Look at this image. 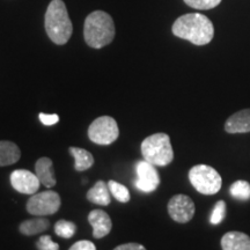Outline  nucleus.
Wrapping results in <instances>:
<instances>
[{
  "label": "nucleus",
  "mask_w": 250,
  "mask_h": 250,
  "mask_svg": "<svg viewBox=\"0 0 250 250\" xmlns=\"http://www.w3.org/2000/svg\"><path fill=\"white\" fill-rule=\"evenodd\" d=\"M118 136L120 129L117 122L110 116L96 118L88 127L89 140L98 145H110L116 142Z\"/></svg>",
  "instance_id": "6"
},
{
  "label": "nucleus",
  "mask_w": 250,
  "mask_h": 250,
  "mask_svg": "<svg viewBox=\"0 0 250 250\" xmlns=\"http://www.w3.org/2000/svg\"><path fill=\"white\" fill-rule=\"evenodd\" d=\"M221 249L224 250H250V236L242 232H228L221 237Z\"/></svg>",
  "instance_id": "14"
},
{
  "label": "nucleus",
  "mask_w": 250,
  "mask_h": 250,
  "mask_svg": "<svg viewBox=\"0 0 250 250\" xmlns=\"http://www.w3.org/2000/svg\"><path fill=\"white\" fill-rule=\"evenodd\" d=\"M96 247L93 242L83 240V241H78L70 247V250H95Z\"/></svg>",
  "instance_id": "26"
},
{
  "label": "nucleus",
  "mask_w": 250,
  "mask_h": 250,
  "mask_svg": "<svg viewBox=\"0 0 250 250\" xmlns=\"http://www.w3.org/2000/svg\"><path fill=\"white\" fill-rule=\"evenodd\" d=\"M189 7L199 9V11H208L220 5L221 0H183Z\"/></svg>",
  "instance_id": "22"
},
{
  "label": "nucleus",
  "mask_w": 250,
  "mask_h": 250,
  "mask_svg": "<svg viewBox=\"0 0 250 250\" xmlns=\"http://www.w3.org/2000/svg\"><path fill=\"white\" fill-rule=\"evenodd\" d=\"M88 221L93 227V236L95 239H102L111 232V219L104 211L93 210L88 214Z\"/></svg>",
  "instance_id": "11"
},
{
  "label": "nucleus",
  "mask_w": 250,
  "mask_h": 250,
  "mask_svg": "<svg viewBox=\"0 0 250 250\" xmlns=\"http://www.w3.org/2000/svg\"><path fill=\"white\" fill-rule=\"evenodd\" d=\"M168 213L174 221L187 224L195 215V203L187 195H175L168 203Z\"/></svg>",
  "instance_id": "8"
},
{
  "label": "nucleus",
  "mask_w": 250,
  "mask_h": 250,
  "mask_svg": "<svg viewBox=\"0 0 250 250\" xmlns=\"http://www.w3.org/2000/svg\"><path fill=\"white\" fill-rule=\"evenodd\" d=\"M35 174L45 188H54L57 183L54 171V164L49 158H40L35 164Z\"/></svg>",
  "instance_id": "13"
},
{
  "label": "nucleus",
  "mask_w": 250,
  "mask_h": 250,
  "mask_svg": "<svg viewBox=\"0 0 250 250\" xmlns=\"http://www.w3.org/2000/svg\"><path fill=\"white\" fill-rule=\"evenodd\" d=\"M62 199L61 196L56 191H43L40 193H34L27 202V212L36 217H44V215H52L61 208Z\"/></svg>",
  "instance_id": "7"
},
{
  "label": "nucleus",
  "mask_w": 250,
  "mask_h": 250,
  "mask_svg": "<svg viewBox=\"0 0 250 250\" xmlns=\"http://www.w3.org/2000/svg\"><path fill=\"white\" fill-rule=\"evenodd\" d=\"M39 117H40V121L42 122L44 125H46V126L54 125L59 122V116L57 114L49 115V114H43V112H41V114L39 115Z\"/></svg>",
  "instance_id": "25"
},
{
  "label": "nucleus",
  "mask_w": 250,
  "mask_h": 250,
  "mask_svg": "<svg viewBox=\"0 0 250 250\" xmlns=\"http://www.w3.org/2000/svg\"><path fill=\"white\" fill-rule=\"evenodd\" d=\"M225 131L230 134L250 132V109H243L228 117Z\"/></svg>",
  "instance_id": "12"
},
{
  "label": "nucleus",
  "mask_w": 250,
  "mask_h": 250,
  "mask_svg": "<svg viewBox=\"0 0 250 250\" xmlns=\"http://www.w3.org/2000/svg\"><path fill=\"white\" fill-rule=\"evenodd\" d=\"M77 232V225L72 221L59 220L55 224V233L64 239H71Z\"/></svg>",
  "instance_id": "21"
},
{
  "label": "nucleus",
  "mask_w": 250,
  "mask_h": 250,
  "mask_svg": "<svg viewBox=\"0 0 250 250\" xmlns=\"http://www.w3.org/2000/svg\"><path fill=\"white\" fill-rule=\"evenodd\" d=\"M171 31L176 37L189 41L195 45L208 44L214 37L213 23L201 13H188L176 19Z\"/></svg>",
  "instance_id": "1"
},
{
  "label": "nucleus",
  "mask_w": 250,
  "mask_h": 250,
  "mask_svg": "<svg viewBox=\"0 0 250 250\" xmlns=\"http://www.w3.org/2000/svg\"><path fill=\"white\" fill-rule=\"evenodd\" d=\"M11 184L14 190L24 195H34L40 189L41 181L36 174L27 169H17L11 174Z\"/></svg>",
  "instance_id": "10"
},
{
  "label": "nucleus",
  "mask_w": 250,
  "mask_h": 250,
  "mask_svg": "<svg viewBox=\"0 0 250 250\" xmlns=\"http://www.w3.org/2000/svg\"><path fill=\"white\" fill-rule=\"evenodd\" d=\"M87 199L96 205L108 206L111 202L110 190H109L108 184L103 181H98L95 186L87 192Z\"/></svg>",
  "instance_id": "16"
},
{
  "label": "nucleus",
  "mask_w": 250,
  "mask_h": 250,
  "mask_svg": "<svg viewBox=\"0 0 250 250\" xmlns=\"http://www.w3.org/2000/svg\"><path fill=\"white\" fill-rule=\"evenodd\" d=\"M71 155L74 158V169L77 171H85L94 165L92 153L80 147H70Z\"/></svg>",
  "instance_id": "18"
},
{
  "label": "nucleus",
  "mask_w": 250,
  "mask_h": 250,
  "mask_svg": "<svg viewBox=\"0 0 250 250\" xmlns=\"http://www.w3.org/2000/svg\"><path fill=\"white\" fill-rule=\"evenodd\" d=\"M21 158L19 146L9 140H0V167L17 164Z\"/></svg>",
  "instance_id": "15"
},
{
  "label": "nucleus",
  "mask_w": 250,
  "mask_h": 250,
  "mask_svg": "<svg viewBox=\"0 0 250 250\" xmlns=\"http://www.w3.org/2000/svg\"><path fill=\"white\" fill-rule=\"evenodd\" d=\"M115 23L111 15L103 11H94L87 15L83 24V39L93 49H102L115 39Z\"/></svg>",
  "instance_id": "2"
},
{
  "label": "nucleus",
  "mask_w": 250,
  "mask_h": 250,
  "mask_svg": "<svg viewBox=\"0 0 250 250\" xmlns=\"http://www.w3.org/2000/svg\"><path fill=\"white\" fill-rule=\"evenodd\" d=\"M115 250H145V247L139 243H125V245L117 246Z\"/></svg>",
  "instance_id": "27"
},
{
  "label": "nucleus",
  "mask_w": 250,
  "mask_h": 250,
  "mask_svg": "<svg viewBox=\"0 0 250 250\" xmlns=\"http://www.w3.org/2000/svg\"><path fill=\"white\" fill-rule=\"evenodd\" d=\"M36 247L37 249L40 250H58L59 249L58 243L52 241L50 235L41 236L39 241L36 242Z\"/></svg>",
  "instance_id": "24"
},
{
  "label": "nucleus",
  "mask_w": 250,
  "mask_h": 250,
  "mask_svg": "<svg viewBox=\"0 0 250 250\" xmlns=\"http://www.w3.org/2000/svg\"><path fill=\"white\" fill-rule=\"evenodd\" d=\"M226 203L224 201H219L215 203L213 211H212L210 217V223L212 225H219L223 223V220L226 217Z\"/></svg>",
  "instance_id": "23"
},
{
  "label": "nucleus",
  "mask_w": 250,
  "mask_h": 250,
  "mask_svg": "<svg viewBox=\"0 0 250 250\" xmlns=\"http://www.w3.org/2000/svg\"><path fill=\"white\" fill-rule=\"evenodd\" d=\"M137 180L134 187L143 192H152L158 189L160 184V175L156 170L155 166L151 162L144 160L139 161L136 166Z\"/></svg>",
  "instance_id": "9"
},
{
  "label": "nucleus",
  "mask_w": 250,
  "mask_h": 250,
  "mask_svg": "<svg viewBox=\"0 0 250 250\" xmlns=\"http://www.w3.org/2000/svg\"><path fill=\"white\" fill-rule=\"evenodd\" d=\"M44 27L49 39L57 45H64L73 33L72 21L62 0H51L46 8Z\"/></svg>",
  "instance_id": "3"
},
{
  "label": "nucleus",
  "mask_w": 250,
  "mask_h": 250,
  "mask_svg": "<svg viewBox=\"0 0 250 250\" xmlns=\"http://www.w3.org/2000/svg\"><path fill=\"white\" fill-rule=\"evenodd\" d=\"M142 154L144 160L152 165L165 167L174 159L170 138L167 133H154L145 138L142 143Z\"/></svg>",
  "instance_id": "4"
},
{
  "label": "nucleus",
  "mask_w": 250,
  "mask_h": 250,
  "mask_svg": "<svg viewBox=\"0 0 250 250\" xmlns=\"http://www.w3.org/2000/svg\"><path fill=\"white\" fill-rule=\"evenodd\" d=\"M50 226V221L45 218H36V219H30V220H24L23 223H21L20 227V233L23 234L26 236L36 235V234L43 233Z\"/></svg>",
  "instance_id": "17"
},
{
  "label": "nucleus",
  "mask_w": 250,
  "mask_h": 250,
  "mask_svg": "<svg viewBox=\"0 0 250 250\" xmlns=\"http://www.w3.org/2000/svg\"><path fill=\"white\" fill-rule=\"evenodd\" d=\"M230 196L241 201H248L250 199V184L243 180L235 181L229 188Z\"/></svg>",
  "instance_id": "19"
},
{
  "label": "nucleus",
  "mask_w": 250,
  "mask_h": 250,
  "mask_svg": "<svg viewBox=\"0 0 250 250\" xmlns=\"http://www.w3.org/2000/svg\"><path fill=\"white\" fill-rule=\"evenodd\" d=\"M109 190H110L111 195L121 203H129L130 202V192L127 188L123 184L116 182V181L110 180L108 182Z\"/></svg>",
  "instance_id": "20"
},
{
  "label": "nucleus",
  "mask_w": 250,
  "mask_h": 250,
  "mask_svg": "<svg viewBox=\"0 0 250 250\" xmlns=\"http://www.w3.org/2000/svg\"><path fill=\"white\" fill-rule=\"evenodd\" d=\"M189 181L197 191L206 196L218 193L223 186L218 171L208 165L193 166L189 170Z\"/></svg>",
  "instance_id": "5"
}]
</instances>
